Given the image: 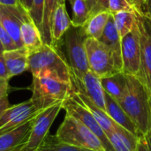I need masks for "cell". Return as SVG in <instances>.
Returning a JSON list of instances; mask_svg holds the SVG:
<instances>
[{"mask_svg": "<svg viewBox=\"0 0 151 151\" xmlns=\"http://www.w3.org/2000/svg\"><path fill=\"white\" fill-rule=\"evenodd\" d=\"M127 88L118 102L144 136L150 130V97L144 82L134 75L126 74Z\"/></svg>", "mask_w": 151, "mask_h": 151, "instance_id": "obj_1", "label": "cell"}, {"mask_svg": "<svg viewBox=\"0 0 151 151\" xmlns=\"http://www.w3.org/2000/svg\"><path fill=\"white\" fill-rule=\"evenodd\" d=\"M32 76L51 77L72 83V69L58 46L43 45L28 55V68Z\"/></svg>", "mask_w": 151, "mask_h": 151, "instance_id": "obj_2", "label": "cell"}, {"mask_svg": "<svg viewBox=\"0 0 151 151\" xmlns=\"http://www.w3.org/2000/svg\"><path fill=\"white\" fill-rule=\"evenodd\" d=\"M30 89L32 91L30 99L39 111L63 104L73 92L72 83L42 76H33Z\"/></svg>", "mask_w": 151, "mask_h": 151, "instance_id": "obj_3", "label": "cell"}, {"mask_svg": "<svg viewBox=\"0 0 151 151\" xmlns=\"http://www.w3.org/2000/svg\"><path fill=\"white\" fill-rule=\"evenodd\" d=\"M55 135L60 142L70 145L90 150L105 151L100 140L87 126L67 113Z\"/></svg>", "mask_w": 151, "mask_h": 151, "instance_id": "obj_4", "label": "cell"}, {"mask_svg": "<svg viewBox=\"0 0 151 151\" xmlns=\"http://www.w3.org/2000/svg\"><path fill=\"white\" fill-rule=\"evenodd\" d=\"M88 35L83 27L72 26L63 37L66 50L67 62L72 69V73L80 79L85 73L89 71L85 42Z\"/></svg>", "mask_w": 151, "mask_h": 151, "instance_id": "obj_5", "label": "cell"}, {"mask_svg": "<svg viewBox=\"0 0 151 151\" xmlns=\"http://www.w3.org/2000/svg\"><path fill=\"white\" fill-rule=\"evenodd\" d=\"M85 47L89 69L99 78L108 77L122 72L116 63L112 51L102 42L88 37Z\"/></svg>", "mask_w": 151, "mask_h": 151, "instance_id": "obj_6", "label": "cell"}, {"mask_svg": "<svg viewBox=\"0 0 151 151\" xmlns=\"http://www.w3.org/2000/svg\"><path fill=\"white\" fill-rule=\"evenodd\" d=\"M63 109L65 111V113L76 118L85 126H87L90 131L100 140L105 151H116L112 147L107 134L98 124L91 112L81 103L74 92H73L71 96L63 103Z\"/></svg>", "mask_w": 151, "mask_h": 151, "instance_id": "obj_7", "label": "cell"}, {"mask_svg": "<svg viewBox=\"0 0 151 151\" xmlns=\"http://www.w3.org/2000/svg\"><path fill=\"white\" fill-rule=\"evenodd\" d=\"M61 110H63V104H58L41 111L36 115L27 143L23 151H36L40 148L50 134V129Z\"/></svg>", "mask_w": 151, "mask_h": 151, "instance_id": "obj_8", "label": "cell"}, {"mask_svg": "<svg viewBox=\"0 0 151 151\" xmlns=\"http://www.w3.org/2000/svg\"><path fill=\"white\" fill-rule=\"evenodd\" d=\"M121 56L123 62L122 72L141 77V38L138 25L127 35L121 38Z\"/></svg>", "mask_w": 151, "mask_h": 151, "instance_id": "obj_9", "label": "cell"}, {"mask_svg": "<svg viewBox=\"0 0 151 151\" xmlns=\"http://www.w3.org/2000/svg\"><path fill=\"white\" fill-rule=\"evenodd\" d=\"M141 38V77L146 85L151 101V19L135 12Z\"/></svg>", "mask_w": 151, "mask_h": 151, "instance_id": "obj_10", "label": "cell"}, {"mask_svg": "<svg viewBox=\"0 0 151 151\" xmlns=\"http://www.w3.org/2000/svg\"><path fill=\"white\" fill-rule=\"evenodd\" d=\"M40 111L36 109L31 99L10 105L0 117V135L33 119Z\"/></svg>", "mask_w": 151, "mask_h": 151, "instance_id": "obj_11", "label": "cell"}, {"mask_svg": "<svg viewBox=\"0 0 151 151\" xmlns=\"http://www.w3.org/2000/svg\"><path fill=\"white\" fill-rule=\"evenodd\" d=\"M72 85L75 92H80L88 96L96 106L106 111L104 90L101 79L92 71H88L80 79L72 73Z\"/></svg>", "mask_w": 151, "mask_h": 151, "instance_id": "obj_12", "label": "cell"}, {"mask_svg": "<svg viewBox=\"0 0 151 151\" xmlns=\"http://www.w3.org/2000/svg\"><path fill=\"white\" fill-rule=\"evenodd\" d=\"M27 15V12L21 6L0 4V21L18 48L24 47L20 36V27Z\"/></svg>", "mask_w": 151, "mask_h": 151, "instance_id": "obj_13", "label": "cell"}, {"mask_svg": "<svg viewBox=\"0 0 151 151\" xmlns=\"http://www.w3.org/2000/svg\"><path fill=\"white\" fill-rule=\"evenodd\" d=\"M34 119L0 135V151H23L29 138Z\"/></svg>", "mask_w": 151, "mask_h": 151, "instance_id": "obj_14", "label": "cell"}, {"mask_svg": "<svg viewBox=\"0 0 151 151\" xmlns=\"http://www.w3.org/2000/svg\"><path fill=\"white\" fill-rule=\"evenodd\" d=\"M105 92V91H104ZM105 106H106V112L111 117V119L117 123L118 125L121 126L131 134L135 135L138 138L143 137L138 130V127L134 123V121L130 119V117L126 113V111L122 109L120 104L109 94L105 92Z\"/></svg>", "mask_w": 151, "mask_h": 151, "instance_id": "obj_15", "label": "cell"}, {"mask_svg": "<svg viewBox=\"0 0 151 151\" xmlns=\"http://www.w3.org/2000/svg\"><path fill=\"white\" fill-rule=\"evenodd\" d=\"M72 27V20L68 15L65 3H61L56 8L50 26V35H51V42L53 46H58L67 32V30Z\"/></svg>", "mask_w": 151, "mask_h": 151, "instance_id": "obj_16", "label": "cell"}, {"mask_svg": "<svg viewBox=\"0 0 151 151\" xmlns=\"http://www.w3.org/2000/svg\"><path fill=\"white\" fill-rule=\"evenodd\" d=\"M28 55L29 52L25 47L4 50L3 52L10 78L21 74L27 70Z\"/></svg>", "mask_w": 151, "mask_h": 151, "instance_id": "obj_17", "label": "cell"}, {"mask_svg": "<svg viewBox=\"0 0 151 151\" xmlns=\"http://www.w3.org/2000/svg\"><path fill=\"white\" fill-rule=\"evenodd\" d=\"M99 41L105 44L112 51L118 66L122 70L123 62L121 56V37L115 27L112 13L111 14L108 19V22L104 27V30Z\"/></svg>", "mask_w": 151, "mask_h": 151, "instance_id": "obj_18", "label": "cell"}, {"mask_svg": "<svg viewBox=\"0 0 151 151\" xmlns=\"http://www.w3.org/2000/svg\"><path fill=\"white\" fill-rule=\"evenodd\" d=\"M107 136L116 151H137L139 138L117 123Z\"/></svg>", "mask_w": 151, "mask_h": 151, "instance_id": "obj_19", "label": "cell"}, {"mask_svg": "<svg viewBox=\"0 0 151 151\" xmlns=\"http://www.w3.org/2000/svg\"><path fill=\"white\" fill-rule=\"evenodd\" d=\"M20 36L23 46L28 50V52L35 50L44 43L39 27L30 18L28 12L21 24Z\"/></svg>", "mask_w": 151, "mask_h": 151, "instance_id": "obj_20", "label": "cell"}, {"mask_svg": "<svg viewBox=\"0 0 151 151\" xmlns=\"http://www.w3.org/2000/svg\"><path fill=\"white\" fill-rule=\"evenodd\" d=\"M78 97V99L81 101V103L91 112L93 117L96 119V120L98 122V124L102 127V128L104 130L106 134L111 132L116 125V123L111 119V117L107 114L106 111L100 109L98 106H96L88 96L83 95L80 92L73 91Z\"/></svg>", "mask_w": 151, "mask_h": 151, "instance_id": "obj_21", "label": "cell"}, {"mask_svg": "<svg viewBox=\"0 0 151 151\" xmlns=\"http://www.w3.org/2000/svg\"><path fill=\"white\" fill-rule=\"evenodd\" d=\"M101 83L104 88V90L113 97L117 102H119L127 88V76L123 72L115 73L113 75L100 78Z\"/></svg>", "mask_w": 151, "mask_h": 151, "instance_id": "obj_22", "label": "cell"}, {"mask_svg": "<svg viewBox=\"0 0 151 151\" xmlns=\"http://www.w3.org/2000/svg\"><path fill=\"white\" fill-rule=\"evenodd\" d=\"M111 14V12L110 11H104L90 16L86 24L83 26L88 37L99 40L103 35Z\"/></svg>", "mask_w": 151, "mask_h": 151, "instance_id": "obj_23", "label": "cell"}, {"mask_svg": "<svg viewBox=\"0 0 151 151\" xmlns=\"http://www.w3.org/2000/svg\"><path fill=\"white\" fill-rule=\"evenodd\" d=\"M65 2V0H44L43 6V15L42 22L41 27V35L44 43L52 45L51 35H50V26L53 13L59 4Z\"/></svg>", "mask_w": 151, "mask_h": 151, "instance_id": "obj_24", "label": "cell"}, {"mask_svg": "<svg viewBox=\"0 0 151 151\" xmlns=\"http://www.w3.org/2000/svg\"><path fill=\"white\" fill-rule=\"evenodd\" d=\"M112 16L114 19L115 27L121 38L132 31L136 26L137 18L135 12L133 11H120L112 13Z\"/></svg>", "mask_w": 151, "mask_h": 151, "instance_id": "obj_25", "label": "cell"}, {"mask_svg": "<svg viewBox=\"0 0 151 151\" xmlns=\"http://www.w3.org/2000/svg\"><path fill=\"white\" fill-rule=\"evenodd\" d=\"M72 6V26L83 27L90 17V10L87 0H68Z\"/></svg>", "mask_w": 151, "mask_h": 151, "instance_id": "obj_26", "label": "cell"}, {"mask_svg": "<svg viewBox=\"0 0 151 151\" xmlns=\"http://www.w3.org/2000/svg\"><path fill=\"white\" fill-rule=\"evenodd\" d=\"M36 151H95L79 148L73 145H70L60 142L56 135L49 134L43 143Z\"/></svg>", "mask_w": 151, "mask_h": 151, "instance_id": "obj_27", "label": "cell"}, {"mask_svg": "<svg viewBox=\"0 0 151 151\" xmlns=\"http://www.w3.org/2000/svg\"><path fill=\"white\" fill-rule=\"evenodd\" d=\"M43 6H44V0H33L32 6L28 12V15L35 23V25L39 27L40 31L42 22Z\"/></svg>", "mask_w": 151, "mask_h": 151, "instance_id": "obj_28", "label": "cell"}, {"mask_svg": "<svg viewBox=\"0 0 151 151\" xmlns=\"http://www.w3.org/2000/svg\"><path fill=\"white\" fill-rule=\"evenodd\" d=\"M109 11L111 13L120 11H133L135 12V8L132 0H109Z\"/></svg>", "mask_w": 151, "mask_h": 151, "instance_id": "obj_29", "label": "cell"}, {"mask_svg": "<svg viewBox=\"0 0 151 151\" xmlns=\"http://www.w3.org/2000/svg\"><path fill=\"white\" fill-rule=\"evenodd\" d=\"M87 2L90 10V16L101 12L109 11V0H88Z\"/></svg>", "mask_w": 151, "mask_h": 151, "instance_id": "obj_30", "label": "cell"}, {"mask_svg": "<svg viewBox=\"0 0 151 151\" xmlns=\"http://www.w3.org/2000/svg\"><path fill=\"white\" fill-rule=\"evenodd\" d=\"M0 40L2 42L4 50H14L18 48L14 41L12 40V38L10 36L9 33L2 25L1 21H0Z\"/></svg>", "mask_w": 151, "mask_h": 151, "instance_id": "obj_31", "label": "cell"}, {"mask_svg": "<svg viewBox=\"0 0 151 151\" xmlns=\"http://www.w3.org/2000/svg\"><path fill=\"white\" fill-rule=\"evenodd\" d=\"M0 79L5 81H9L11 79L3 54H0Z\"/></svg>", "mask_w": 151, "mask_h": 151, "instance_id": "obj_32", "label": "cell"}, {"mask_svg": "<svg viewBox=\"0 0 151 151\" xmlns=\"http://www.w3.org/2000/svg\"><path fill=\"white\" fill-rule=\"evenodd\" d=\"M9 81L0 79V98L4 96H7L9 93Z\"/></svg>", "mask_w": 151, "mask_h": 151, "instance_id": "obj_33", "label": "cell"}, {"mask_svg": "<svg viewBox=\"0 0 151 151\" xmlns=\"http://www.w3.org/2000/svg\"><path fill=\"white\" fill-rule=\"evenodd\" d=\"M10 106L9 100H8V95L4 96L0 98V117L3 114V112Z\"/></svg>", "mask_w": 151, "mask_h": 151, "instance_id": "obj_34", "label": "cell"}, {"mask_svg": "<svg viewBox=\"0 0 151 151\" xmlns=\"http://www.w3.org/2000/svg\"><path fill=\"white\" fill-rule=\"evenodd\" d=\"M137 151H150L148 149L147 143L144 140V137L139 138L138 146H137Z\"/></svg>", "mask_w": 151, "mask_h": 151, "instance_id": "obj_35", "label": "cell"}, {"mask_svg": "<svg viewBox=\"0 0 151 151\" xmlns=\"http://www.w3.org/2000/svg\"><path fill=\"white\" fill-rule=\"evenodd\" d=\"M18 1H19V3L20 4V6L28 12L30 8H31V6H32L33 0H18Z\"/></svg>", "mask_w": 151, "mask_h": 151, "instance_id": "obj_36", "label": "cell"}, {"mask_svg": "<svg viewBox=\"0 0 151 151\" xmlns=\"http://www.w3.org/2000/svg\"><path fill=\"white\" fill-rule=\"evenodd\" d=\"M0 4L12 5V6H20L18 0H0Z\"/></svg>", "mask_w": 151, "mask_h": 151, "instance_id": "obj_37", "label": "cell"}, {"mask_svg": "<svg viewBox=\"0 0 151 151\" xmlns=\"http://www.w3.org/2000/svg\"><path fill=\"white\" fill-rule=\"evenodd\" d=\"M151 19V0H145V13Z\"/></svg>", "mask_w": 151, "mask_h": 151, "instance_id": "obj_38", "label": "cell"}, {"mask_svg": "<svg viewBox=\"0 0 151 151\" xmlns=\"http://www.w3.org/2000/svg\"><path fill=\"white\" fill-rule=\"evenodd\" d=\"M143 137H144V140H145V142L147 143V146H148L149 150L151 151V129Z\"/></svg>", "mask_w": 151, "mask_h": 151, "instance_id": "obj_39", "label": "cell"}, {"mask_svg": "<svg viewBox=\"0 0 151 151\" xmlns=\"http://www.w3.org/2000/svg\"><path fill=\"white\" fill-rule=\"evenodd\" d=\"M4 51V46L2 44V42L0 40V54H3V52Z\"/></svg>", "mask_w": 151, "mask_h": 151, "instance_id": "obj_40", "label": "cell"}, {"mask_svg": "<svg viewBox=\"0 0 151 151\" xmlns=\"http://www.w3.org/2000/svg\"><path fill=\"white\" fill-rule=\"evenodd\" d=\"M150 129H151V101H150Z\"/></svg>", "mask_w": 151, "mask_h": 151, "instance_id": "obj_41", "label": "cell"}, {"mask_svg": "<svg viewBox=\"0 0 151 151\" xmlns=\"http://www.w3.org/2000/svg\"><path fill=\"white\" fill-rule=\"evenodd\" d=\"M87 1H88V0H87Z\"/></svg>", "mask_w": 151, "mask_h": 151, "instance_id": "obj_42", "label": "cell"}]
</instances>
